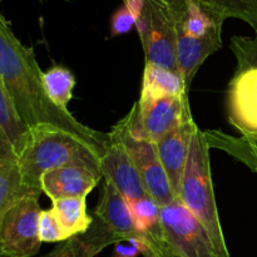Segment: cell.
<instances>
[{"label": "cell", "instance_id": "cell-30", "mask_svg": "<svg viewBox=\"0 0 257 257\" xmlns=\"http://www.w3.org/2000/svg\"><path fill=\"white\" fill-rule=\"evenodd\" d=\"M65 2H68V0H65Z\"/></svg>", "mask_w": 257, "mask_h": 257}, {"label": "cell", "instance_id": "cell-28", "mask_svg": "<svg viewBox=\"0 0 257 257\" xmlns=\"http://www.w3.org/2000/svg\"><path fill=\"white\" fill-rule=\"evenodd\" d=\"M243 138H246V140H247L248 142L253 143V145L257 146V135H255V136H248V137H243Z\"/></svg>", "mask_w": 257, "mask_h": 257}, {"label": "cell", "instance_id": "cell-6", "mask_svg": "<svg viewBox=\"0 0 257 257\" xmlns=\"http://www.w3.org/2000/svg\"><path fill=\"white\" fill-rule=\"evenodd\" d=\"M136 28L146 63L180 73L176 58V20L170 0H145Z\"/></svg>", "mask_w": 257, "mask_h": 257}, {"label": "cell", "instance_id": "cell-5", "mask_svg": "<svg viewBox=\"0 0 257 257\" xmlns=\"http://www.w3.org/2000/svg\"><path fill=\"white\" fill-rule=\"evenodd\" d=\"M178 200L205 226L221 252L230 255L216 205L211 175L210 146L198 125L191 141Z\"/></svg>", "mask_w": 257, "mask_h": 257}, {"label": "cell", "instance_id": "cell-9", "mask_svg": "<svg viewBox=\"0 0 257 257\" xmlns=\"http://www.w3.org/2000/svg\"><path fill=\"white\" fill-rule=\"evenodd\" d=\"M190 94L166 95L160 98L141 97L133 104L125 119L136 137L158 143L182 119L190 105Z\"/></svg>", "mask_w": 257, "mask_h": 257}, {"label": "cell", "instance_id": "cell-17", "mask_svg": "<svg viewBox=\"0 0 257 257\" xmlns=\"http://www.w3.org/2000/svg\"><path fill=\"white\" fill-rule=\"evenodd\" d=\"M0 130L9 138L18 157L27 146L32 128L22 119L17 105L2 78H0Z\"/></svg>", "mask_w": 257, "mask_h": 257}, {"label": "cell", "instance_id": "cell-8", "mask_svg": "<svg viewBox=\"0 0 257 257\" xmlns=\"http://www.w3.org/2000/svg\"><path fill=\"white\" fill-rule=\"evenodd\" d=\"M127 150L145 190L160 207L167 206L176 200L171 190L170 181L160 161L156 143L145 138L136 137L128 127L127 119L122 118L112 127Z\"/></svg>", "mask_w": 257, "mask_h": 257}, {"label": "cell", "instance_id": "cell-1", "mask_svg": "<svg viewBox=\"0 0 257 257\" xmlns=\"http://www.w3.org/2000/svg\"><path fill=\"white\" fill-rule=\"evenodd\" d=\"M43 73L32 48L25 47L15 37L0 15V78L22 119L30 128L50 125L70 133L102 157L109 141L108 133L87 127L69 110L53 103L44 89Z\"/></svg>", "mask_w": 257, "mask_h": 257}, {"label": "cell", "instance_id": "cell-12", "mask_svg": "<svg viewBox=\"0 0 257 257\" xmlns=\"http://www.w3.org/2000/svg\"><path fill=\"white\" fill-rule=\"evenodd\" d=\"M227 115L242 137L257 135V69L235 73L227 89Z\"/></svg>", "mask_w": 257, "mask_h": 257}, {"label": "cell", "instance_id": "cell-23", "mask_svg": "<svg viewBox=\"0 0 257 257\" xmlns=\"http://www.w3.org/2000/svg\"><path fill=\"white\" fill-rule=\"evenodd\" d=\"M128 205L137 232H145L160 222V206L151 196L130 201Z\"/></svg>", "mask_w": 257, "mask_h": 257}, {"label": "cell", "instance_id": "cell-2", "mask_svg": "<svg viewBox=\"0 0 257 257\" xmlns=\"http://www.w3.org/2000/svg\"><path fill=\"white\" fill-rule=\"evenodd\" d=\"M18 165L25 185L39 193L43 192V175L49 171L64 166H84L100 172L99 156L89 146L50 125L32 128L27 146L18 156Z\"/></svg>", "mask_w": 257, "mask_h": 257}, {"label": "cell", "instance_id": "cell-24", "mask_svg": "<svg viewBox=\"0 0 257 257\" xmlns=\"http://www.w3.org/2000/svg\"><path fill=\"white\" fill-rule=\"evenodd\" d=\"M230 48L237 60L236 72L246 69H257V33L255 37L233 35Z\"/></svg>", "mask_w": 257, "mask_h": 257}, {"label": "cell", "instance_id": "cell-16", "mask_svg": "<svg viewBox=\"0 0 257 257\" xmlns=\"http://www.w3.org/2000/svg\"><path fill=\"white\" fill-rule=\"evenodd\" d=\"M29 195L40 196V193L30 190L24 183L18 158L0 161V225L5 213L15 203Z\"/></svg>", "mask_w": 257, "mask_h": 257}, {"label": "cell", "instance_id": "cell-27", "mask_svg": "<svg viewBox=\"0 0 257 257\" xmlns=\"http://www.w3.org/2000/svg\"><path fill=\"white\" fill-rule=\"evenodd\" d=\"M15 157H17V155H15V151L14 148H13L12 143H10L9 138H8L7 135L0 130V161Z\"/></svg>", "mask_w": 257, "mask_h": 257}, {"label": "cell", "instance_id": "cell-20", "mask_svg": "<svg viewBox=\"0 0 257 257\" xmlns=\"http://www.w3.org/2000/svg\"><path fill=\"white\" fill-rule=\"evenodd\" d=\"M210 148H216L226 152L247 166L251 171L257 173V146L248 142L246 138L235 137L220 130H210L203 132Z\"/></svg>", "mask_w": 257, "mask_h": 257}, {"label": "cell", "instance_id": "cell-14", "mask_svg": "<svg viewBox=\"0 0 257 257\" xmlns=\"http://www.w3.org/2000/svg\"><path fill=\"white\" fill-rule=\"evenodd\" d=\"M94 216L99 218L107 227L114 232L122 242L130 241L137 236L132 213L128 201L119 193V191L103 178L102 195L95 207Z\"/></svg>", "mask_w": 257, "mask_h": 257}, {"label": "cell", "instance_id": "cell-26", "mask_svg": "<svg viewBox=\"0 0 257 257\" xmlns=\"http://www.w3.org/2000/svg\"><path fill=\"white\" fill-rule=\"evenodd\" d=\"M118 242L114 245V251H113L112 257H138L141 255V251L135 243L128 242Z\"/></svg>", "mask_w": 257, "mask_h": 257}, {"label": "cell", "instance_id": "cell-25", "mask_svg": "<svg viewBox=\"0 0 257 257\" xmlns=\"http://www.w3.org/2000/svg\"><path fill=\"white\" fill-rule=\"evenodd\" d=\"M39 237L42 242H63L68 240L57 215L50 210H43L39 217Z\"/></svg>", "mask_w": 257, "mask_h": 257}, {"label": "cell", "instance_id": "cell-18", "mask_svg": "<svg viewBox=\"0 0 257 257\" xmlns=\"http://www.w3.org/2000/svg\"><path fill=\"white\" fill-rule=\"evenodd\" d=\"M190 94L180 73L146 63L141 97L160 98L166 95Z\"/></svg>", "mask_w": 257, "mask_h": 257}, {"label": "cell", "instance_id": "cell-15", "mask_svg": "<svg viewBox=\"0 0 257 257\" xmlns=\"http://www.w3.org/2000/svg\"><path fill=\"white\" fill-rule=\"evenodd\" d=\"M118 242H122L120 238L99 218L93 216V223L87 232L63 241L42 257H94L109 245Z\"/></svg>", "mask_w": 257, "mask_h": 257}, {"label": "cell", "instance_id": "cell-3", "mask_svg": "<svg viewBox=\"0 0 257 257\" xmlns=\"http://www.w3.org/2000/svg\"><path fill=\"white\" fill-rule=\"evenodd\" d=\"M138 236L145 257H231L221 252L205 226L180 200L160 207V222Z\"/></svg>", "mask_w": 257, "mask_h": 257}, {"label": "cell", "instance_id": "cell-29", "mask_svg": "<svg viewBox=\"0 0 257 257\" xmlns=\"http://www.w3.org/2000/svg\"><path fill=\"white\" fill-rule=\"evenodd\" d=\"M0 257H3V256H2V255H0Z\"/></svg>", "mask_w": 257, "mask_h": 257}, {"label": "cell", "instance_id": "cell-10", "mask_svg": "<svg viewBox=\"0 0 257 257\" xmlns=\"http://www.w3.org/2000/svg\"><path fill=\"white\" fill-rule=\"evenodd\" d=\"M196 128H197V124L193 120L191 105H187L185 108L181 122L172 131H170L160 142L156 143L160 161L170 181L171 190L176 200L180 197L183 172H185L191 141H192Z\"/></svg>", "mask_w": 257, "mask_h": 257}, {"label": "cell", "instance_id": "cell-21", "mask_svg": "<svg viewBox=\"0 0 257 257\" xmlns=\"http://www.w3.org/2000/svg\"><path fill=\"white\" fill-rule=\"evenodd\" d=\"M43 84L48 97L62 109L68 110V103L72 99L75 77L68 68L57 65L43 73Z\"/></svg>", "mask_w": 257, "mask_h": 257}, {"label": "cell", "instance_id": "cell-11", "mask_svg": "<svg viewBox=\"0 0 257 257\" xmlns=\"http://www.w3.org/2000/svg\"><path fill=\"white\" fill-rule=\"evenodd\" d=\"M107 150L100 157V172L104 180L109 181L120 195L130 202L147 195L140 175L114 131L108 133Z\"/></svg>", "mask_w": 257, "mask_h": 257}, {"label": "cell", "instance_id": "cell-7", "mask_svg": "<svg viewBox=\"0 0 257 257\" xmlns=\"http://www.w3.org/2000/svg\"><path fill=\"white\" fill-rule=\"evenodd\" d=\"M39 196L29 195L15 203L0 225V255L3 257H33L42 246Z\"/></svg>", "mask_w": 257, "mask_h": 257}, {"label": "cell", "instance_id": "cell-4", "mask_svg": "<svg viewBox=\"0 0 257 257\" xmlns=\"http://www.w3.org/2000/svg\"><path fill=\"white\" fill-rule=\"evenodd\" d=\"M176 20L178 72L190 90L202 63L222 47L225 19L195 0H170Z\"/></svg>", "mask_w": 257, "mask_h": 257}, {"label": "cell", "instance_id": "cell-13", "mask_svg": "<svg viewBox=\"0 0 257 257\" xmlns=\"http://www.w3.org/2000/svg\"><path fill=\"white\" fill-rule=\"evenodd\" d=\"M103 180L99 171L84 166H64L44 173L42 191L52 201L69 197H87Z\"/></svg>", "mask_w": 257, "mask_h": 257}, {"label": "cell", "instance_id": "cell-19", "mask_svg": "<svg viewBox=\"0 0 257 257\" xmlns=\"http://www.w3.org/2000/svg\"><path fill=\"white\" fill-rule=\"evenodd\" d=\"M53 211L57 215L68 238L85 233L93 223L88 215L85 197H69L52 201Z\"/></svg>", "mask_w": 257, "mask_h": 257}, {"label": "cell", "instance_id": "cell-22", "mask_svg": "<svg viewBox=\"0 0 257 257\" xmlns=\"http://www.w3.org/2000/svg\"><path fill=\"white\" fill-rule=\"evenodd\" d=\"M223 19L235 18L247 23L257 33V0H195Z\"/></svg>", "mask_w": 257, "mask_h": 257}]
</instances>
